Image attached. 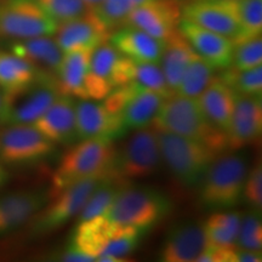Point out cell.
<instances>
[{"instance_id":"obj_1","label":"cell","mask_w":262,"mask_h":262,"mask_svg":"<svg viewBox=\"0 0 262 262\" xmlns=\"http://www.w3.org/2000/svg\"><path fill=\"white\" fill-rule=\"evenodd\" d=\"M149 126L201 142L219 156L228 150L227 134L209 122L196 98L179 94L165 98Z\"/></svg>"},{"instance_id":"obj_2","label":"cell","mask_w":262,"mask_h":262,"mask_svg":"<svg viewBox=\"0 0 262 262\" xmlns=\"http://www.w3.org/2000/svg\"><path fill=\"white\" fill-rule=\"evenodd\" d=\"M248 171L243 156L222 153L216 157L198 183L201 204L208 210L235 208L243 199Z\"/></svg>"},{"instance_id":"obj_3","label":"cell","mask_w":262,"mask_h":262,"mask_svg":"<svg viewBox=\"0 0 262 262\" xmlns=\"http://www.w3.org/2000/svg\"><path fill=\"white\" fill-rule=\"evenodd\" d=\"M171 210V201L158 189L127 185L102 215L117 225L148 232L169 216Z\"/></svg>"},{"instance_id":"obj_4","label":"cell","mask_w":262,"mask_h":262,"mask_svg":"<svg viewBox=\"0 0 262 262\" xmlns=\"http://www.w3.org/2000/svg\"><path fill=\"white\" fill-rule=\"evenodd\" d=\"M114 156L116 148L112 140L102 137L81 140L62 157L52 178V187L49 194L80 180L110 178Z\"/></svg>"},{"instance_id":"obj_5","label":"cell","mask_w":262,"mask_h":262,"mask_svg":"<svg viewBox=\"0 0 262 262\" xmlns=\"http://www.w3.org/2000/svg\"><path fill=\"white\" fill-rule=\"evenodd\" d=\"M153 130L156 131L162 159L172 175L187 187L198 185L206 169L219 155L194 140L169 131Z\"/></svg>"},{"instance_id":"obj_6","label":"cell","mask_w":262,"mask_h":262,"mask_svg":"<svg viewBox=\"0 0 262 262\" xmlns=\"http://www.w3.org/2000/svg\"><path fill=\"white\" fill-rule=\"evenodd\" d=\"M162 156L156 131L150 126L135 130L119 150L116 149L110 178L130 185L149 178L158 169Z\"/></svg>"},{"instance_id":"obj_7","label":"cell","mask_w":262,"mask_h":262,"mask_svg":"<svg viewBox=\"0 0 262 262\" xmlns=\"http://www.w3.org/2000/svg\"><path fill=\"white\" fill-rule=\"evenodd\" d=\"M102 180L103 178L80 180L49 194L47 204L32 217L29 225L32 235L51 233L71 221L74 216H78L91 193Z\"/></svg>"},{"instance_id":"obj_8","label":"cell","mask_w":262,"mask_h":262,"mask_svg":"<svg viewBox=\"0 0 262 262\" xmlns=\"http://www.w3.org/2000/svg\"><path fill=\"white\" fill-rule=\"evenodd\" d=\"M56 77L41 74L21 89L3 93L4 106L0 116V122L6 125L12 124H33L41 117L58 96Z\"/></svg>"},{"instance_id":"obj_9","label":"cell","mask_w":262,"mask_h":262,"mask_svg":"<svg viewBox=\"0 0 262 262\" xmlns=\"http://www.w3.org/2000/svg\"><path fill=\"white\" fill-rule=\"evenodd\" d=\"M164 101L165 97L156 91L129 83L111 91L103 104L111 113L119 116L127 133L149 126Z\"/></svg>"},{"instance_id":"obj_10","label":"cell","mask_w":262,"mask_h":262,"mask_svg":"<svg viewBox=\"0 0 262 262\" xmlns=\"http://www.w3.org/2000/svg\"><path fill=\"white\" fill-rule=\"evenodd\" d=\"M58 28L35 0H0V38L52 37Z\"/></svg>"},{"instance_id":"obj_11","label":"cell","mask_w":262,"mask_h":262,"mask_svg":"<svg viewBox=\"0 0 262 262\" xmlns=\"http://www.w3.org/2000/svg\"><path fill=\"white\" fill-rule=\"evenodd\" d=\"M55 150L54 141L33 124H12L0 131V160L4 165H34L49 158Z\"/></svg>"},{"instance_id":"obj_12","label":"cell","mask_w":262,"mask_h":262,"mask_svg":"<svg viewBox=\"0 0 262 262\" xmlns=\"http://www.w3.org/2000/svg\"><path fill=\"white\" fill-rule=\"evenodd\" d=\"M182 18L233 42L241 33L235 0H188L182 3Z\"/></svg>"},{"instance_id":"obj_13","label":"cell","mask_w":262,"mask_h":262,"mask_svg":"<svg viewBox=\"0 0 262 262\" xmlns=\"http://www.w3.org/2000/svg\"><path fill=\"white\" fill-rule=\"evenodd\" d=\"M181 19L182 3L180 0H149L134 9L124 26H133L165 41L179 31Z\"/></svg>"},{"instance_id":"obj_14","label":"cell","mask_w":262,"mask_h":262,"mask_svg":"<svg viewBox=\"0 0 262 262\" xmlns=\"http://www.w3.org/2000/svg\"><path fill=\"white\" fill-rule=\"evenodd\" d=\"M262 133L261 97L235 94L231 125L227 131L228 150L242 149L260 140Z\"/></svg>"},{"instance_id":"obj_15","label":"cell","mask_w":262,"mask_h":262,"mask_svg":"<svg viewBox=\"0 0 262 262\" xmlns=\"http://www.w3.org/2000/svg\"><path fill=\"white\" fill-rule=\"evenodd\" d=\"M179 31L189 42L198 56L208 62L216 71H222L232 66L234 42L227 37L217 34L182 18Z\"/></svg>"},{"instance_id":"obj_16","label":"cell","mask_w":262,"mask_h":262,"mask_svg":"<svg viewBox=\"0 0 262 262\" xmlns=\"http://www.w3.org/2000/svg\"><path fill=\"white\" fill-rule=\"evenodd\" d=\"M75 126L78 140H116L125 134L119 116L111 113L103 103L95 100H80L75 103Z\"/></svg>"},{"instance_id":"obj_17","label":"cell","mask_w":262,"mask_h":262,"mask_svg":"<svg viewBox=\"0 0 262 262\" xmlns=\"http://www.w3.org/2000/svg\"><path fill=\"white\" fill-rule=\"evenodd\" d=\"M110 29L91 10L86 15L58 25L55 40L63 52L72 50H94L107 41Z\"/></svg>"},{"instance_id":"obj_18","label":"cell","mask_w":262,"mask_h":262,"mask_svg":"<svg viewBox=\"0 0 262 262\" xmlns=\"http://www.w3.org/2000/svg\"><path fill=\"white\" fill-rule=\"evenodd\" d=\"M203 226L198 224H179L170 229L160 248L159 258L163 262H192L206 248Z\"/></svg>"},{"instance_id":"obj_19","label":"cell","mask_w":262,"mask_h":262,"mask_svg":"<svg viewBox=\"0 0 262 262\" xmlns=\"http://www.w3.org/2000/svg\"><path fill=\"white\" fill-rule=\"evenodd\" d=\"M55 143L71 146L78 141L75 126V101L70 95H60L49 110L33 123Z\"/></svg>"},{"instance_id":"obj_20","label":"cell","mask_w":262,"mask_h":262,"mask_svg":"<svg viewBox=\"0 0 262 262\" xmlns=\"http://www.w3.org/2000/svg\"><path fill=\"white\" fill-rule=\"evenodd\" d=\"M49 199L45 191H19L0 196V234L27 224Z\"/></svg>"},{"instance_id":"obj_21","label":"cell","mask_w":262,"mask_h":262,"mask_svg":"<svg viewBox=\"0 0 262 262\" xmlns=\"http://www.w3.org/2000/svg\"><path fill=\"white\" fill-rule=\"evenodd\" d=\"M108 40L123 56L133 61L159 64L162 58L164 41L133 26L114 29Z\"/></svg>"},{"instance_id":"obj_22","label":"cell","mask_w":262,"mask_h":262,"mask_svg":"<svg viewBox=\"0 0 262 262\" xmlns=\"http://www.w3.org/2000/svg\"><path fill=\"white\" fill-rule=\"evenodd\" d=\"M112 83L114 89L120 85L135 83L156 91L165 98L173 95L158 63L136 62L123 56V55L118 60L113 70Z\"/></svg>"},{"instance_id":"obj_23","label":"cell","mask_w":262,"mask_h":262,"mask_svg":"<svg viewBox=\"0 0 262 262\" xmlns=\"http://www.w3.org/2000/svg\"><path fill=\"white\" fill-rule=\"evenodd\" d=\"M9 51L25 58L42 73L56 77L58 66L63 57V51L51 37H34L14 39L8 42Z\"/></svg>"},{"instance_id":"obj_24","label":"cell","mask_w":262,"mask_h":262,"mask_svg":"<svg viewBox=\"0 0 262 262\" xmlns=\"http://www.w3.org/2000/svg\"><path fill=\"white\" fill-rule=\"evenodd\" d=\"M234 98V91L222 83L216 74L214 80L196 100L209 122L227 134L233 114Z\"/></svg>"},{"instance_id":"obj_25","label":"cell","mask_w":262,"mask_h":262,"mask_svg":"<svg viewBox=\"0 0 262 262\" xmlns=\"http://www.w3.org/2000/svg\"><path fill=\"white\" fill-rule=\"evenodd\" d=\"M91 51L93 50L63 52V57L56 72L57 86L62 95L85 100V80L89 72Z\"/></svg>"},{"instance_id":"obj_26","label":"cell","mask_w":262,"mask_h":262,"mask_svg":"<svg viewBox=\"0 0 262 262\" xmlns=\"http://www.w3.org/2000/svg\"><path fill=\"white\" fill-rule=\"evenodd\" d=\"M119 225L110 221L103 215L90 220L79 221L70 243L83 253L97 258L108 242L117 234Z\"/></svg>"},{"instance_id":"obj_27","label":"cell","mask_w":262,"mask_h":262,"mask_svg":"<svg viewBox=\"0 0 262 262\" xmlns=\"http://www.w3.org/2000/svg\"><path fill=\"white\" fill-rule=\"evenodd\" d=\"M194 55V50L180 31L173 33L171 37L164 41V50L159 66L173 94Z\"/></svg>"},{"instance_id":"obj_28","label":"cell","mask_w":262,"mask_h":262,"mask_svg":"<svg viewBox=\"0 0 262 262\" xmlns=\"http://www.w3.org/2000/svg\"><path fill=\"white\" fill-rule=\"evenodd\" d=\"M42 73L25 58L0 49V90L10 93L38 79Z\"/></svg>"},{"instance_id":"obj_29","label":"cell","mask_w":262,"mask_h":262,"mask_svg":"<svg viewBox=\"0 0 262 262\" xmlns=\"http://www.w3.org/2000/svg\"><path fill=\"white\" fill-rule=\"evenodd\" d=\"M241 216L242 214L238 211L212 214L203 225L208 245L234 248L241 225Z\"/></svg>"},{"instance_id":"obj_30","label":"cell","mask_w":262,"mask_h":262,"mask_svg":"<svg viewBox=\"0 0 262 262\" xmlns=\"http://www.w3.org/2000/svg\"><path fill=\"white\" fill-rule=\"evenodd\" d=\"M215 72L216 70H214L208 62L195 54L189 62L188 67L186 68L185 74H183L175 94L196 98L214 80L216 77Z\"/></svg>"},{"instance_id":"obj_31","label":"cell","mask_w":262,"mask_h":262,"mask_svg":"<svg viewBox=\"0 0 262 262\" xmlns=\"http://www.w3.org/2000/svg\"><path fill=\"white\" fill-rule=\"evenodd\" d=\"M125 186H127V183L118 181V180L111 178L103 179L94 189L83 209L78 214V221L90 220L98 215L104 214L117 198L118 193Z\"/></svg>"},{"instance_id":"obj_32","label":"cell","mask_w":262,"mask_h":262,"mask_svg":"<svg viewBox=\"0 0 262 262\" xmlns=\"http://www.w3.org/2000/svg\"><path fill=\"white\" fill-rule=\"evenodd\" d=\"M120 226V225H119ZM146 232L139 228L120 226L118 233L111 239L98 255L96 261L103 262H119L124 257L136 250Z\"/></svg>"},{"instance_id":"obj_33","label":"cell","mask_w":262,"mask_h":262,"mask_svg":"<svg viewBox=\"0 0 262 262\" xmlns=\"http://www.w3.org/2000/svg\"><path fill=\"white\" fill-rule=\"evenodd\" d=\"M217 77L235 94L262 96V64L243 71L235 70L231 66L222 70Z\"/></svg>"},{"instance_id":"obj_34","label":"cell","mask_w":262,"mask_h":262,"mask_svg":"<svg viewBox=\"0 0 262 262\" xmlns=\"http://www.w3.org/2000/svg\"><path fill=\"white\" fill-rule=\"evenodd\" d=\"M122 54L113 47L110 40L103 41L91 51L89 73L102 83L114 89L112 83L113 70Z\"/></svg>"},{"instance_id":"obj_35","label":"cell","mask_w":262,"mask_h":262,"mask_svg":"<svg viewBox=\"0 0 262 262\" xmlns=\"http://www.w3.org/2000/svg\"><path fill=\"white\" fill-rule=\"evenodd\" d=\"M147 2L149 0H103L93 11L110 32H113L124 26L126 17L134 9Z\"/></svg>"},{"instance_id":"obj_36","label":"cell","mask_w":262,"mask_h":262,"mask_svg":"<svg viewBox=\"0 0 262 262\" xmlns=\"http://www.w3.org/2000/svg\"><path fill=\"white\" fill-rule=\"evenodd\" d=\"M241 33L234 42L261 35L262 0H235Z\"/></svg>"},{"instance_id":"obj_37","label":"cell","mask_w":262,"mask_h":262,"mask_svg":"<svg viewBox=\"0 0 262 262\" xmlns=\"http://www.w3.org/2000/svg\"><path fill=\"white\" fill-rule=\"evenodd\" d=\"M235 247L242 249H251V250H261V210L250 208L245 214L241 216V225H239Z\"/></svg>"},{"instance_id":"obj_38","label":"cell","mask_w":262,"mask_h":262,"mask_svg":"<svg viewBox=\"0 0 262 262\" xmlns=\"http://www.w3.org/2000/svg\"><path fill=\"white\" fill-rule=\"evenodd\" d=\"M58 25L72 21L91 11L83 0H35Z\"/></svg>"},{"instance_id":"obj_39","label":"cell","mask_w":262,"mask_h":262,"mask_svg":"<svg viewBox=\"0 0 262 262\" xmlns=\"http://www.w3.org/2000/svg\"><path fill=\"white\" fill-rule=\"evenodd\" d=\"M262 64V39L261 35L234 42L232 67L243 71Z\"/></svg>"},{"instance_id":"obj_40","label":"cell","mask_w":262,"mask_h":262,"mask_svg":"<svg viewBox=\"0 0 262 262\" xmlns=\"http://www.w3.org/2000/svg\"><path fill=\"white\" fill-rule=\"evenodd\" d=\"M243 199L251 209L261 210L262 208V168L261 164L255 165L248 171L243 189Z\"/></svg>"},{"instance_id":"obj_41","label":"cell","mask_w":262,"mask_h":262,"mask_svg":"<svg viewBox=\"0 0 262 262\" xmlns=\"http://www.w3.org/2000/svg\"><path fill=\"white\" fill-rule=\"evenodd\" d=\"M198 262H237L234 248H224L208 245L204 251L196 257Z\"/></svg>"},{"instance_id":"obj_42","label":"cell","mask_w":262,"mask_h":262,"mask_svg":"<svg viewBox=\"0 0 262 262\" xmlns=\"http://www.w3.org/2000/svg\"><path fill=\"white\" fill-rule=\"evenodd\" d=\"M55 260L66 261V262H90V261H96V258L90 255L83 253L74 247L73 244H68L67 248H64V250L61 254L57 255V258Z\"/></svg>"},{"instance_id":"obj_43","label":"cell","mask_w":262,"mask_h":262,"mask_svg":"<svg viewBox=\"0 0 262 262\" xmlns=\"http://www.w3.org/2000/svg\"><path fill=\"white\" fill-rule=\"evenodd\" d=\"M235 260L239 262H260L262 261L261 250H251V249H242L234 247Z\"/></svg>"},{"instance_id":"obj_44","label":"cell","mask_w":262,"mask_h":262,"mask_svg":"<svg viewBox=\"0 0 262 262\" xmlns=\"http://www.w3.org/2000/svg\"><path fill=\"white\" fill-rule=\"evenodd\" d=\"M8 180H9V172L8 170L5 169L4 164H3L2 160H0V187H3V186L8 182Z\"/></svg>"},{"instance_id":"obj_45","label":"cell","mask_w":262,"mask_h":262,"mask_svg":"<svg viewBox=\"0 0 262 262\" xmlns=\"http://www.w3.org/2000/svg\"><path fill=\"white\" fill-rule=\"evenodd\" d=\"M83 2L86 4L88 6H89V9L91 10H95L97 8L98 5L101 4V3L103 2V0H83Z\"/></svg>"},{"instance_id":"obj_46","label":"cell","mask_w":262,"mask_h":262,"mask_svg":"<svg viewBox=\"0 0 262 262\" xmlns=\"http://www.w3.org/2000/svg\"><path fill=\"white\" fill-rule=\"evenodd\" d=\"M3 106H4V97H3V91L0 90V116L3 112Z\"/></svg>"}]
</instances>
